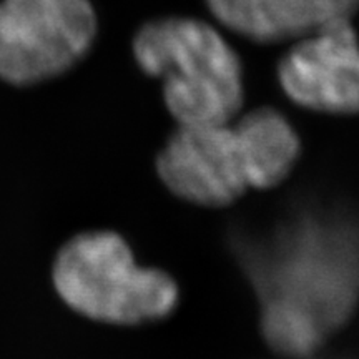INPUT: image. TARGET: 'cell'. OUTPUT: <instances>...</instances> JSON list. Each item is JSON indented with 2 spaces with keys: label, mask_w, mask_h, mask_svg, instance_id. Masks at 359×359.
<instances>
[{
  "label": "cell",
  "mask_w": 359,
  "mask_h": 359,
  "mask_svg": "<svg viewBox=\"0 0 359 359\" xmlns=\"http://www.w3.org/2000/svg\"><path fill=\"white\" fill-rule=\"evenodd\" d=\"M236 127L248 158L250 188L268 190L285 182L293 172L302 142L280 111L262 107L238 118Z\"/></svg>",
  "instance_id": "52a82bcc"
},
{
  "label": "cell",
  "mask_w": 359,
  "mask_h": 359,
  "mask_svg": "<svg viewBox=\"0 0 359 359\" xmlns=\"http://www.w3.org/2000/svg\"><path fill=\"white\" fill-rule=\"evenodd\" d=\"M133 57L147 75L163 82L165 105L178 125L231 122L243 107L241 60L206 22H148L135 35Z\"/></svg>",
  "instance_id": "6da1fadb"
},
{
  "label": "cell",
  "mask_w": 359,
  "mask_h": 359,
  "mask_svg": "<svg viewBox=\"0 0 359 359\" xmlns=\"http://www.w3.org/2000/svg\"><path fill=\"white\" fill-rule=\"evenodd\" d=\"M158 177L188 203L223 208L250 188L248 158L236 118L212 125H178L156 158Z\"/></svg>",
  "instance_id": "277c9868"
},
{
  "label": "cell",
  "mask_w": 359,
  "mask_h": 359,
  "mask_svg": "<svg viewBox=\"0 0 359 359\" xmlns=\"http://www.w3.org/2000/svg\"><path fill=\"white\" fill-rule=\"evenodd\" d=\"M291 102L323 114H359V42L351 20L294 42L278 65Z\"/></svg>",
  "instance_id": "5b68a950"
},
{
  "label": "cell",
  "mask_w": 359,
  "mask_h": 359,
  "mask_svg": "<svg viewBox=\"0 0 359 359\" xmlns=\"http://www.w3.org/2000/svg\"><path fill=\"white\" fill-rule=\"evenodd\" d=\"M219 24L262 43H278L351 20L359 0H206Z\"/></svg>",
  "instance_id": "8992f818"
},
{
  "label": "cell",
  "mask_w": 359,
  "mask_h": 359,
  "mask_svg": "<svg viewBox=\"0 0 359 359\" xmlns=\"http://www.w3.org/2000/svg\"><path fill=\"white\" fill-rule=\"evenodd\" d=\"M53 281L64 302L92 320L142 325L168 316L178 303L167 273L140 268L116 233H83L58 253Z\"/></svg>",
  "instance_id": "7a4b0ae2"
},
{
  "label": "cell",
  "mask_w": 359,
  "mask_h": 359,
  "mask_svg": "<svg viewBox=\"0 0 359 359\" xmlns=\"http://www.w3.org/2000/svg\"><path fill=\"white\" fill-rule=\"evenodd\" d=\"M95 32L88 0H2L0 77L19 85L55 77L87 53Z\"/></svg>",
  "instance_id": "3957f363"
}]
</instances>
